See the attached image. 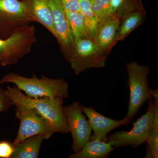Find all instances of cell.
<instances>
[{
	"label": "cell",
	"mask_w": 158,
	"mask_h": 158,
	"mask_svg": "<svg viewBox=\"0 0 158 158\" xmlns=\"http://www.w3.org/2000/svg\"><path fill=\"white\" fill-rule=\"evenodd\" d=\"M6 92L13 106H23L33 109L48 122L55 133H69L62 107L64 99L49 97L33 98L23 93L16 86H8Z\"/></svg>",
	"instance_id": "cell-1"
},
{
	"label": "cell",
	"mask_w": 158,
	"mask_h": 158,
	"mask_svg": "<svg viewBox=\"0 0 158 158\" xmlns=\"http://www.w3.org/2000/svg\"><path fill=\"white\" fill-rule=\"evenodd\" d=\"M10 83L33 98L49 97L68 98L69 85L63 78H50L42 76L40 78L33 74L31 78L11 73L0 81V85Z\"/></svg>",
	"instance_id": "cell-2"
},
{
	"label": "cell",
	"mask_w": 158,
	"mask_h": 158,
	"mask_svg": "<svg viewBox=\"0 0 158 158\" xmlns=\"http://www.w3.org/2000/svg\"><path fill=\"white\" fill-rule=\"evenodd\" d=\"M151 93L152 98L147 100V112L137 121L133 123L132 129L128 131L123 130L108 135L106 142L116 148L131 146L135 148H138L145 143L153 120L156 100L158 98V89H151Z\"/></svg>",
	"instance_id": "cell-3"
},
{
	"label": "cell",
	"mask_w": 158,
	"mask_h": 158,
	"mask_svg": "<svg viewBox=\"0 0 158 158\" xmlns=\"http://www.w3.org/2000/svg\"><path fill=\"white\" fill-rule=\"evenodd\" d=\"M37 42L36 29L26 25L18 29L9 37L0 38V65H13L31 52Z\"/></svg>",
	"instance_id": "cell-4"
},
{
	"label": "cell",
	"mask_w": 158,
	"mask_h": 158,
	"mask_svg": "<svg viewBox=\"0 0 158 158\" xmlns=\"http://www.w3.org/2000/svg\"><path fill=\"white\" fill-rule=\"evenodd\" d=\"M127 70L130 99L125 117L131 120L145 102L152 98L151 89L148 79L150 69L148 65H141L133 61L127 64Z\"/></svg>",
	"instance_id": "cell-5"
},
{
	"label": "cell",
	"mask_w": 158,
	"mask_h": 158,
	"mask_svg": "<svg viewBox=\"0 0 158 158\" xmlns=\"http://www.w3.org/2000/svg\"><path fill=\"white\" fill-rule=\"evenodd\" d=\"M15 116L20 125L17 135L12 142L13 146L35 135H41L47 140L55 131L51 124L36 111L23 106H15Z\"/></svg>",
	"instance_id": "cell-6"
},
{
	"label": "cell",
	"mask_w": 158,
	"mask_h": 158,
	"mask_svg": "<svg viewBox=\"0 0 158 158\" xmlns=\"http://www.w3.org/2000/svg\"><path fill=\"white\" fill-rule=\"evenodd\" d=\"M32 22L34 20L23 1L0 0V38H7Z\"/></svg>",
	"instance_id": "cell-7"
},
{
	"label": "cell",
	"mask_w": 158,
	"mask_h": 158,
	"mask_svg": "<svg viewBox=\"0 0 158 158\" xmlns=\"http://www.w3.org/2000/svg\"><path fill=\"white\" fill-rule=\"evenodd\" d=\"M62 107L69 133L72 136L71 150L73 153H77L81 151L90 141L92 129L87 116L82 111L79 102H73L69 106L63 105Z\"/></svg>",
	"instance_id": "cell-8"
},
{
	"label": "cell",
	"mask_w": 158,
	"mask_h": 158,
	"mask_svg": "<svg viewBox=\"0 0 158 158\" xmlns=\"http://www.w3.org/2000/svg\"><path fill=\"white\" fill-rule=\"evenodd\" d=\"M50 9L56 39L64 50L65 58L73 48L74 39L71 32L65 11L61 0H48Z\"/></svg>",
	"instance_id": "cell-9"
},
{
	"label": "cell",
	"mask_w": 158,
	"mask_h": 158,
	"mask_svg": "<svg viewBox=\"0 0 158 158\" xmlns=\"http://www.w3.org/2000/svg\"><path fill=\"white\" fill-rule=\"evenodd\" d=\"M81 107L83 113L88 118L93 131V135L90 136V140L97 139L106 141L109 132L119 127L130 124L131 121L126 117L119 120L106 117L92 107L81 105Z\"/></svg>",
	"instance_id": "cell-10"
},
{
	"label": "cell",
	"mask_w": 158,
	"mask_h": 158,
	"mask_svg": "<svg viewBox=\"0 0 158 158\" xmlns=\"http://www.w3.org/2000/svg\"><path fill=\"white\" fill-rule=\"evenodd\" d=\"M34 22L45 27L56 38L48 0H22Z\"/></svg>",
	"instance_id": "cell-11"
},
{
	"label": "cell",
	"mask_w": 158,
	"mask_h": 158,
	"mask_svg": "<svg viewBox=\"0 0 158 158\" xmlns=\"http://www.w3.org/2000/svg\"><path fill=\"white\" fill-rule=\"evenodd\" d=\"M120 21L117 16H113L101 23L94 42L99 50L104 49L116 40Z\"/></svg>",
	"instance_id": "cell-12"
},
{
	"label": "cell",
	"mask_w": 158,
	"mask_h": 158,
	"mask_svg": "<svg viewBox=\"0 0 158 158\" xmlns=\"http://www.w3.org/2000/svg\"><path fill=\"white\" fill-rule=\"evenodd\" d=\"M116 148L106 141L90 140L81 151L72 154L68 158H107Z\"/></svg>",
	"instance_id": "cell-13"
},
{
	"label": "cell",
	"mask_w": 158,
	"mask_h": 158,
	"mask_svg": "<svg viewBox=\"0 0 158 158\" xmlns=\"http://www.w3.org/2000/svg\"><path fill=\"white\" fill-rule=\"evenodd\" d=\"M44 138L41 135L32 136L14 146L11 158H37Z\"/></svg>",
	"instance_id": "cell-14"
},
{
	"label": "cell",
	"mask_w": 158,
	"mask_h": 158,
	"mask_svg": "<svg viewBox=\"0 0 158 158\" xmlns=\"http://www.w3.org/2000/svg\"><path fill=\"white\" fill-rule=\"evenodd\" d=\"M79 2L80 12L84 18L88 38L94 41L100 23L92 9L91 0H79Z\"/></svg>",
	"instance_id": "cell-15"
},
{
	"label": "cell",
	"mask_w": 158,
	"mask_h": 158,
	"mask_svg": "<svg viewBox=\"0 0 158 158\" xmlns=\"http://www.w3.org/2000/svg\"><path fill=\"white\" fill-rule=\"evenodd\" d=\"M145 158H158V98L156 100L155 110L152 124L146 139Z\"/></svg>",
	"instance_id": "cell-16"
},
{
	"label": "cell",
	"mask_w": 158,
	"mask_h": 158,
	"mask_svg": "<svg viewBox=\"0 0 158 158\" xmlns=\"http://www.w3.org/2000/svg\"><path fill=\"white\" fill-rule=\"evenodd\" d=\"M65 14L74 41L88 38L81 13L80 12L65 11Z\"/></svg>",
	"instance_id": "cell-17"
},
{
	"label": "cell",
	"mask_w": 158,
	"mask_h": 158,
	"mask_svg": "<svg viewBox=\"0 0 158 158\" xmlns=\"http://www.w3.org/2000/svg\"><path fill=\"white\" fill-rule=\"evenodd\" d=\"M127 14L119 27L116 40H121L124 38L139 25L142 21V13L141 11H132Z\"/></svg>",
	"instance_id": "cell-18"
},
{
	"label": "cell",
	"mask_w": 158,
	"mask_h": 158,
	"mask_svg": "<svg viewBox=\"0 0 158 158\" xmlns=\"http://www.w3.org/2000/svg\"><path fill=\"white\" fill-rule=\"evenodd\" d=\"M138 0H111L110 14L112 16H117L120 13L128 14L129 11L138 8Z\"/></svg>",
	"instance_id": "cell-19"
},
{
	"label": "cell",
	"mask_w": 158,
	"mask_h": 158,
	"mask_svg": "<svg viewBox=\"0 0 158 158\" xmlns=\"http://www.w3.org/2000/svg\"><path fill=\"white\" fill-rule=\"evenodd\" d=\"M91 2L94 12L100 23L113 17L110 14L111 0H91Z\"/></svg>",
	"instance_id": "cell-20"
},
{
	"label": "cell",
	"mask_w": 158,
	"mask_h": 158,
	"mask_svg": "<svg viewBox=\"0 0 158 158\" xmlns=\"http://www.w3.org/2000/svg\"><path fill=\"white\" fill-rule=\"evenodd\" d=\"M14 152L12 143L6 141H0V158H11Z\"/></svg>",
	"instance_id": "cell-21"
},
{
	"label": "cell",
	"mask_w": 158,
	"mask_h": 158,
	"mask_svg": "<svg viewBox=\"0 0 158 158\" xmlns=\"http://www.w3.org/2000/svg\"><path fill=\"white\" fill-rule=\"evenodd\" d=\"M12 106V102L6 94V90L0 87V113L8 111Z\"/></svg>",
	"instance_id": "cell-22"
},
{
	"label": "cell",
	"mask_w": 158,
	"mask_h": 158,
	"mask_svg": "<svg viewBox=\"0 0 158 158\" xmlns=\"http://www.w3.org/2000/svg\"><path fill=\"white\" fill-rule=\"evenodd\" d=\"M65 11L80 12L79 0H61Z\"/></svg>",
	"instance_id": "cell-23"
}]
</instances>
